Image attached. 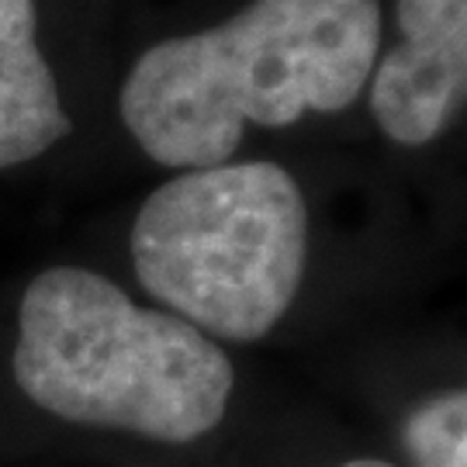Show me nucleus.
<instances>
[{"label":"nucleus","instance_id":"2","mask_svg":"<svg viewBox=\"0 0 467 467\" xmlns=\"http://www.w3.org/2000/svg\"><path fill=\"white\" fill-rule=\"evenodd\" d=\"M15 381L77 426L163 443L212 433L233 399V364L173 312L135 305L94 270L38 274L17 308Z\"/></svg>","mask_w":467,"mask_h":467},{"label":"nucleus","instance_id":"7","mask_svg":"<svg viewBox=\"0 0 467 467\" xmlns=\"http://www.w3.org/2000/svg\"><path fill=\"white\" fill-rule=\"evenodd\" d=\"M343 467H391V464H384V461H370V457H364V461H350V464H343Z\"/></svg>","mask_w":467,"mask_h":467},{"label":"nucleus","instance_id":"4","mask_svg":"<svg viewBox=\"0 0 467 467\" xmlns=\"http://www.w3.org/2000/svg\"><path fill=\"white\" fill-rule=\"evenodd\" d=\"M401 38L370 73V111L399 146H426L467 104V0H399Z\"/></svg>","mask_w":467,"mask_h":467},{"label":"nucleus","instance_id":"5","mask_svg":"<svg viewBox=\"0 0 467 467\" xmlns=\"http://www.w3.org/2000/svg\"><path fill=\"white\" fill-rule=\"evenodd\" d=\"M69 115L35 42V0H0V170L69 135Z\"/></svg>","mask_w":467,"mask_h":467},{"label":"nucleus","instance_id":"6","mask_svg":"<svg viewBox=\"0 0 467 467\" xmlns=\"http://www.w3.org/2000/svg\"><path fill=\"white\" fill-rule=\"evenodd\" d=\"M401 436L416 467H467V388L422 401Z\"/></svg>","mask_w":467,"mask_h":467},{"label":"nucleus","instance_id":"1","mask_svg":"<svg viewBox=\"0 0 467 467\" xmlns=\"http://www.w3.org/2000/svg\"><path fill=\"white\" fill-rule=\"evenodd\" d=\"M381 49V0H253L215 28L135 59L121 118L163 167L229 163L246 121L284 129L364 94Z\"/></svg>","mask_w":467,"mask_h":467},{"label":"nucleus","instance_id":"3","mask_svg":"<svg viewBox=\"0 0 467 467\" xmlns=\"http://www.w3.org/2000/svg\"><path fill=\"white\" fill-rule=\"evenodd\" d=\"M308 212L277 163H218L156 187L132 225L139 284L204 336L253 343L298 295Z\"/></svg>","mask_w":467,"mask_h":467}]
</instances>
